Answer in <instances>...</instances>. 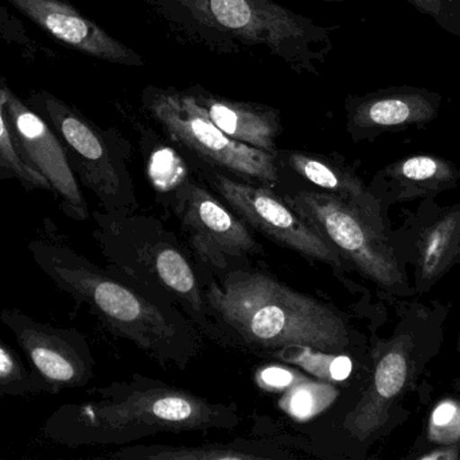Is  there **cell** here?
Segmentation results:
<instances>
[{
    "mask_svg": "<svg viewBox=\"0 0 460 460\" xmlns=\"http://www.w3.org/2000/svg\"><path fill=\"white\" fill-rule=\"evenodd\" d=\"M458 351L460 353V334H459V339H458Z\"/></svg>",
    "mask_w": 460,
    "mask_h": 460,
    "instance_id": "obj_31",
    "label": "cell"
},
{
    "mask_svg": "<svg viewBox=\"0 0 460 460\" xmlns=\"http://www.w3.org/2000/svg\"><path fill=\"white\" fill-rule=\"evenodd\" d=\"M460 170L453 161L437 154H412L386 165L375 177L397 202L431 200L456 188Z\"/></svg>",
    "mask_w": 460,
    "mask_h": 460,
    "instance_id": "obj_17",
    "label": "cell"
},
{
    "mask_svg": "<svg viewBox=\"0 0 460 460\" xmlns=\"http://www.w3.org/2000/svg\"><path fill=\"white\" fill-rule=\"evenodd\" d=\"M8 2L58 42L85 56L124 67L142 68L146 65V59L134 49L116 40L66 0Z\"/></svg>",
    "mask_w": 460,
    "mask_h": 460,
    "instance_id": "obj_15",
    "label": "cell"
},
{
    "mask_svg": "<svg viewBox=\"0 0 460 460\" xmlns=\"http://www.w3.org/2000/svg\"><path fill=\"white\" fill-rule=\"evenodd\" d=\"M279 361L295 365L326 383H341L351 373V361L337 353H327L307 346H289L272 353Z\"/></svg>",
    "mask_w": 460,
    "mask_h": 460,
    "instance_id": "obj_23",
    "label": "cell"
},
{
    "mask_svg": "<svg viewBox=\"0 0 460 460\" xmlns=\"http://www.w3.org/2000/svg\"><path fill=\"white\" fill-rule=\"evenodd\" d=\"M418 365V345L410 332H402L388 340L377 354L367 391L346 415L343 429L358 442L383 431L392 410L412 385Z\"/></svg>",
    "mask_w": 460,
    "mask_h": 460,
    "instance_id": "obj_13",
    "label": "cell"
},
{
    "mask_svg": "<svg viewBox=\"0 0 460 460\" xmlns=\"http://www.w3.org/2000/svg\"><path fill=\"white\" fill-rule=\"evenodd\" d=\"M294 172L322 191L335 194L361 211L370 221L384 227L380 200L340 157H326L307 151H286Z\"/></svg>",
    "mask_w": 460,
    "mask_h": 460,
    "instance_id": "obj_18",
    "label": "cell"
},
{
    "mask_svg": "<svg viewBox=\"0 0 460 460\" xmlns=\"http://www.w3.org/2000/svg\"><path fill=\"white\" fill-rule=\"evenodd\" d=\"M313 2H323V3H345L348 0H313Z\"/></svg>",
    "mask_w": 460,
    "mask_h": 460,
    "instance_id": "obj_29",
    "label": "cell"
},
{
    "mask_svg": "<svg viewBox=\"0 0 460 460\" xmlns=\"http://www.w3.org/2000/svg\"><path fill=\"white\" fill-rule=\"evenodd\" d=\"M177 42L217 56L267 54L300 76H318L332 29L273 0H140Z\"/></svg>",
    "mask_w": 460,
    "mask_h": 460,
    "instance_id": "obj_2",
    "label": "cell"
},
{
    "mask_svg": "<svg viewBox=\"0 0 460 460\" xmlns=\"http://www.w3.org/2000/svg\"><path fill=\"white\" fill-rule=\"evenodd\" d=\"M416 259V286L429 291L460 264V204L442 211L420 232Z\"/></svg>",
    "mask_w": 460,
    "mask_h": 460,
    "instance_id": "obj_19",
    "label": "cell"
},
{
    "mask_svg": "<svg viewBox=\"0 0 460 460\" xmlns=\"http://www.w3.org/2000/svg\"><path fill=\"white\" fill-rule=\"evenodd\" d=\"M419 460H458L460 459V445L438 446L437 448L427 451L421 455H416Z\"/></svg>",
    "mask_w": 460,
    "mask_h": 460,
    "instance_id": "obj_28",
    "label": "cell"
},
{
    "mask_svg": "<svg viewBox=\"0 0 460 460\" xmlns=\"http://www.w3.org/2000/svg\"><path fill=\"white\" fill-rule=\"evenodd\" d=\"M108 458L119 460H256L272 459L267 454L253 453L238 446H204V447H137L124 448Z\"/></svg>",
    "mask_w": 460,
    "mask_h": 460,
    "instance_id": "obj_20",
    "label": "cell"
},
{
    "mask_svg": "<svg viewBox=\"0 0 460 460\" xmlns=\"http://www.w3.org/2000/svg\"><path fill=\"white\" fill-rule=\"evenodd\" d=\"M199 170L208 185L249 227L310 261L342 269L343 259L338 251L273 188L237 180L204 164H199Z\"/></svg>",
    "mask_w": 460,
    "mask_h": 460,
    "instance_id": "obj_10",
    "label": "cell"
},
{
    "mask_svg": "<svg viewBox=\"0 0 460 460\" xmlns=\"http://www.w3.org/2000/svg\"><path fill=\"white\" fill-rule=\"evenodd\" d=\"M205 289L223 331L267 350L307 346L327 353L350 347L351 332L341 313L264 273L234 270Z\"/></svg>",
    "mask_w": 460,
    "mask_h": 460,
    "instance_id": "obj_4",
    "label": "cell"
},
{
    "mask_svg": "<svg viewBox=\"0 0 460 460\" xmlns=\"http://www.w3.org/2000/svg\"><path fill=\"white\" fill-rule=\"evenodd\" d=\"M182 92L199 113L228 137L268 153L278 154L276 140L283 134L281 113L278 108L229 99L201 86H191Z\"/></svg>",
    "mask_w": 460,
    "mask_h": 460,
    "instance_id": "obj_16",
    "label": "cell"
},
{
    "mask_svg": "<svg viewBox=\"0 0 460 460\" xmlns=\"http://www.w3.org/2000/svg\"><path fill=\"white\" fill-rule=\"evenodd\" d=\"M99 401L66 404L51 413L42 432L66 447L124 445L159 432L232 429L234 407L216 404L167 383L135 377L93 389Z\"/></svg>",
    "mask_w": 460,
    "mask_h": 460,
    "instance_id": "obj_3",
    "label": "cell"
},
{
    "mask_svg": "<svg viewBox=\"0 0 460 460\" xmlns=\"http://www.w3.org/2000/svg\"><path fill=\"white\" fill-rule=\"evenodd\" d=\"M43 393V383L21 356L0 339V399Z\"/></svg>",
    "mask_w": 460,
    "mask_h": 460,
    "instance_id": "obj_24",
    "label": "cell"
},
{
    "mask_svg": "<svg viewBox=\"0 0 460 460\" xmlns=\"http://www.w3.org/2000/svg\"><path fill=\"white\" fill-rule=\"evenodd\" d=\"M143 111L181 150L213 169L246 183L273 188L279 183L278 154L238 142L221 131L182 91L143 89Z\"/></svg>",
    "mask_w": 460,
    "mask_h": 460,
    "instance_id": "obj_7",
    "label": "cell"
},
{
    "mask_svg": "<svg viewBox=\"0 0 460 460\" xmlns=\"http://www.w3.org/2000/svg\"><path fill=\"white\" fill-rule=\"evenodd\" d=\"M283 199L367 280L394 293L407 288L385 227L329 192L299 191Z\"/></svg>",
    "mask_w": 460,
    "mask_h": 460,
    "instance_id": "obj_8",
    "label": "cell"
},
{
    "mask_svg": "<svg viewBox=\"0 0 460 460\" xmlns=\"http://www.w3.org/2000/svg\"><path fill=\"white\" fill-rule=\"evenodd\" d=\"M423 15L460 40V0H405Z\"/></svg>",
    "mask_w": 460,
    "mask_h": 460,
    "instance_id": "obj_26",
    "label": "cell"
},
{
    "mask_svg": "<svg viewBox=\"0 0 460 460\" xmlns=\"http://www.w3.org/2000/svg\"><path fill=\"white\" fill-rule=\"evenodd\" d=\"M302 378L303 375H300L299 373L281 366L264 367L256 375L257 383L262 389L270 392L284 391V389L289 388L292 383H297Z\"/></svg>",
    "mask_w": 460,
    "mask_h": 460,
    "instance_id": "obj_27",
    "label": "cell"
},
{
    "mask_svg": "<svg viewBox=\"0 0 460 460\" xmlns=\"http://www.w3.org/2000/svg\"><path fill=\"white\" fill-rule=\"evenodd\" d=\"M431 445H460V399H445L432 410L427 428Z\"/></svg>",
    "mask_w": 460,
    "mask_h": 460,
    "instance_id": "obj_25",
    "label": "cell"
},
{
    "mask_svg": "<svg viewBox=\"0 0 460 460\" xmlns=\"http://www.w3.org/2000/svg\"><path fill=\"white\" fill-rule=\"evenodd\" d=\"M10 89L5 78L0 76V180L16 181L27 192H51L49 181L21 158L11 140L10 130L3 113Z\"/></svg>",
    "mask_w": 460,
    "mask_h": 460,
    "instance_id": "obj_21",
    "label": "cell"
},
{
    "mask_svg": "<svg viewBox=\"0 0 460 460\" xmlns=\"http://www.w3.org/2000/svg\"><path fill=\"white\" fill-rule=\"evenodd\" d=\"M27 104L57 132L78 181L99 200L102 210L137 212V192L129 170L131 143L115 129H102L77 108L48 91L32 92Z\"/></svg>",
    "mask_w": 460,
    "mask_h": 460,
    "instance_id": "obj_6",
    "label": "cell"
},
{
    "mask_svg": "<svg viewBox=\"0 0 460 460\" xmlns=\"http://www.w3.org/2000/svg\"><path fill=\"white\" fill-rule=\"evenodd\" d=\"M169 180L167 189L159 191L201 264L226 270L261 251L248 224L199 181L188 175Z\"/></svg>",
    "mask_w": 460,
    "mask_h": 460,
    "instance_id": "obj_9",
    "label": "cell"
},
{
    "mask_svg": "<svg viewBox=\"0 0 460 460\" xmlns=\"http://www.w3.org/2000/svg\"><path fill=\"white\" fill-rule=\"evenodd\" d=\"M0 321L13 332L43 383V393L58 396L91 383L94 358L85 335L78 329L42 323L18 308L0 311Z\"/></svg>",
    "mask_w": 460,
    "mask_h": 460,
    "instance_id": "obj_11",
    "label": "cell"
},
{
    "mask_svg": "<svg viewBox=\"0 0 460 460\" xmlns=\"http://www.w3.org/2000/svg\"><path fill=\"white\" fill-rule=\"evenodd\" d=\"M443 97L421 86H388L345 99L346 130L354 142H364L411 127L424 129L439 116Z\"/></svg>",
    "mask_w": 460,
    "mask_h": 460,
    "instance_id": "obj_14",
    "label": "cell"
},
{
    "mask_svg": "<svg viewBox=\"0 0 460 460\" xmlns=\"http://www.w3.org/2000/svg\"><path fill=\"white\" fill-rule=\"evenodd\" d=\"M49 219L27 248L57 289L89 310L105 329L150 354L164 366L185 369L199 353L196 326L166 300L110 266L102 269L57 237Z\"/></svg>",
    "mask_w": 460,
    "mask_h": 460,
    "instance_id": "obj_1",
    "label": "cell"
},
{
    "mask_svg": "<svg viewBox=\"0 0 460 460\" xmlns=\"http://www.w3.org/2000/svg\"><path fill=\"white\" fill-rule=\"evenodd\" d=\"M93 238L108 266L177 307L197 329L224 340L199 275L177 237L150 216L96 210Z\"/></svg>",
    "mask_w": 460,
    "mask_h": 460,
    "instance_id": "obj_5",
    "label": "cell"
},
{
    "mask_svg": "<svg viewBox=\"0 0 460 460\" xmlns=\"http://www.w3.org/2000/svg\"><path fill=\"white\" fill-rule=\"evenodd\" d=\"M454 389L460 393V375L456 381H454Z\"/></svg>",
    "mask_w": 460,
    "mask_h": 460,
    "instance_id": "obj_30",
    "label": "cell"
},
{
    "mask_svg": "<svg viewBox=\"0 0 460 460\" xmlns=\"http://www.w3.org/2000/svg\"><path fill=\"white\" fill-rule=\"evenodd\" d=\"M338 396L340 392L332 383L303 377L286 389L279 407L294 420L305 421L332 407Z\"/></svg>",
    "mask_w": 460,
    "mask_h": 460,
    "instance_id": "obj_22",
    "label": "cell"
},
{
    "mask_svg": "<svg viewBox=\"0 0 460 460\" xmlns=\"http://www.w3.org/2000/svg\"><path fill=\"white\" fill-rule=\"evenodd\" d=\"M3 113L16 151L30 167L49 181L59 211L72 221H88L91 211L67 161L61 138L13 89L8 92Z\"/></svg>",
    "mask_w": 460,
    "mask_h": 460,
    "instance_id": "obj_12",
    "label": "cell"
}]
</instances>
